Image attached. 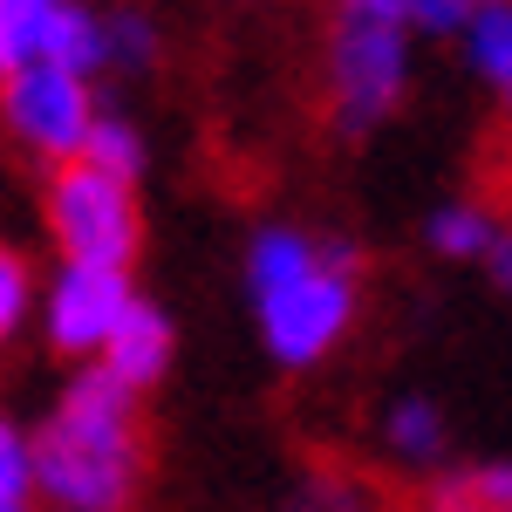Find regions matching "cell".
I'll return each instance as SVG.
<instances>
[{"mask_svg": "<svg viewBox=\"0 0 512 512\" xmlns=\"http://www.w3.org/2000/svg\"><path fill=\"white\" fill-rule=\"evenodd\" d=\"M246 294L260 342L280 369H315L355 321V246L308 239L294 226H260L246 246Z\"/></svg>", "mask_w": 512, "mask_h": 512, "instance_id": "7a4b0ae2", "label": "cell"}, {"mask_svg": "<svg viewBox=\"0 0 512 512\" xmlns=\"http://www.w3.org/2000/svg\"><path fill=\"white\" fill-rule=\"evenodd\" d=\"M355 21H383V28H410V0H342Z\"/></svg>", "mask_w": 512, "mask_h": 512, "instance_id": "ffe728a7", "label": "cell"}, {"mask_svg": "<svg viewBox=\"0 0 512 512\" xmlns=\"http://www.w3.org/2000/svg\"><path fill=\"white\" fill-rule=\"evenodd\" d=\"M48 14H55V0H0V82L41 62Z\"/></svg>", "mask_w": 512, "mask_h": 512, "instance_id": "7c38bea8", "label": "cell"}, {"mask_svg": "<svg viewBox=\"0 0 512 512\" xmlns=\"http://www.w3.org/2000/svg\"><path fill=\"white\" fill-rule=\"evenodd\" d=\"M294 512H376V492H369L362 478H349V472L328 465V472H308Z\"/></svg>", "mask_w": 512, "mask_h": 512, "instance_id": "e0dca14e", "label": "cell"}, {"mask_svg": "<svg viewBox=\"0 0 512 512\" xmlns=\"http://www.w3.org/2000/svg\"><path fill=\"white\" fill-rule=\"evenodd\" d=\"M28 308H35V267H28V253H21V246H7V239H0V349L21 335Z\"/></svg>", "mask_w": 512, "mask_h": 512, "instance_id": "2e32d148", "label": "cell"}, {"mask_svg": "<svg viewBox=\"0 0 512 512\" xmlns=\"http://www.w3.org/2000/svg\"><path fill=\"white\" fill-rule=\"evenodd\" d=\"M103 35H110V62L123 69H151L158 62V21L144 14V7H117V14H103Z\"/></svg>", "mask_w": 512, "mask_h": 512, "instance_id": "9a60e30c", "label": "cell"}, {"mask_svg": "<svg viewBox=\"0 0 512 512\" xmlns=\"http://www.w3.org/2000/svg\"><path fill=\"white\" fill-rule=\"evenodd\" d=\"M458 35H465L472 69L506 96V110H512V0H485V7H472Z\"/></svg>", "mask_w": 512, "mask_h": 512, "instance_id": "9c48e42d", "label": "cell"}, {"mask_svg": "<svg viewBox=\"0 0 512 512\" xmlns=\"http://www.w3.org/2000/svg\"><path fill=\"white\" fill-rule=\"evenodd\" d=\"M28 458H35V485L62 512H130L144 485L137 396L89 362L62 390L41 437H28Z\"/></svg>", "mask_w": 512, "mask_h": 512, "instance_id": "6da1fadb", "label": "cell"}, {"mask_svg": "<svg viewBox=\"0 0 512 512\" xmlns=\"http://www.w3.org/2000/svg\"><path fill=\"white\" fill-rule=\"evenodd\" d=\"M424 239H431V253H444V260H485V246L499 239V219H492L485 198H458V205H437L431 212Z\"/></svg>", "mask_w": 512, "mask_h": 512, "instance_id": "30bf717a", "label": "cell"}, {"mask_svg": "<svg viewBox=\"0 0 512 512\" xmlns=\"http://www.w3.org/2000/svg\"><path fill=\"white\" fill-rule=\"evenodd\" d=\"M41 62L48 69H69V76H96L110 62V35H103V14H89L82 0H55L48 14V35H41Z\"/></svg>", "mask_w": 512, "mask_h": 512, "instance_id": "ba28073f", "label": "cell"}, {"mask_svg": "<svg viewBox=\"0 0 512 512\" xmlns=\"http://www.w3.org/2000/svg\"><path fill=\"white\" fill-rule=\"evenodd\" d=\"M48 233L62 246L69 267H110L130 274V260L144 253V212H137V185H117L89 164H55L48 178Z\"/></svg>", "mask_w": 512, "mask_h": 512, "instance_id": "3957f363", "label": "cell"}, {"mask_svg": "<svg viewBox=\"0 0 512 512\" xmlns=\"http://www.w3.org/2000/svg\"><path fill=\"white\" fill-rule=\"evenodd\" d=\"M137 287L130 274L110 267H62L48 287V349L62 355H103V342L117 335V321L130 315Z\"/></svg>", "mask_w": 512, "mask_h": 512, "instance_id": "8992f818", "label": "cell"}, {"mask_svg": "<svg viewBox=\"0 0 512 512\" xmlns=\"http://www.w3.org/2000/svg\"><path fill=\"white\" fill-rule=\"evenodd\" d=\"M0 512H28V506H0Z\"/></svg>", "mask_w": 512, "mask_h": 512, "instance_id": "7402d4cb", "label": "cell"}, {"mask_svg": "<svg viewBox=\"0 0 512 512\" xmlns=\"http://www.w3.org/2000/svg\"><path fill=\"white\" fill-rule=\"evenodd\" d=\"M0 123H7V137H14L21 151H35V158H48V164H76L82 137H89V123H96V96H89L82 76L35 62V69L0 82Z\"/></svg>", "mask_w": 512, "mask_h": 512, "instance_id": "5b68a950", "label": "cell"}, {"mask_svg": "<svg viewBox=\"0 0 512 512\" xmlns=\"http://www.w3.org/2000/svg\"><path fill=\"white\" fill-rule=\"evenodd\" d=\"M171 355H178L171 315H164V308H151V301H130V315H123L117 335L103 342L96 369H103V376H117L130 396H144V390H158V383H164Z\"/></svg>", "mask_w": 512, "mask_h": 512, "instance_id": "52a82bcc", "label": "cell"}, {"mask_svg": "<svg viewBox=\"0 0 512 512\" xmlns=\"http://www.w3.org/2000/svg\"><path fill=\"white\" fill-rule=\"evenodd\" d=\"M383 437H390L396 458L431 465L437 451H444V410H437L431 396H403V403H390V417H383Z\"/></svg>", "mask_w": 512, "mask_h": 512, "instance_id": "4fadbf2b", "label": "cell"}, {"mask_svg": "<svg viewBox=\"0 0 512 512\" xmlns=\"http://www.w3.org/2000/svg\"><path fill=\"white\" fill-rule=\"evenodd\" d=\"M410 89V41L403 28H383V21H355L342 14L335 35H328V96H335V123L362 137L390 117Z\"/></svg>", "mask_w": 512, "mask_h": 512, "instance_id": "277c9868", "label": "cell"}, {"mask_svg": "<svg viewBox=\"0 0 512 512\" xmlns=\"http://www.w3.org/2000/svg\"><path fill=\"white\" fill-rule=\"evenodd\" d=\"M485 267H492V280H499V287H512V226H499V239L485 246Z\"/></svg>", "mask_w": 512, "mask_h": 512, "instance_id": "44dd1931", "label": "cell"}, {"mask_svg": "<svg viewBox=\"0 0 512 512\" xmlns=\"http://www.w3.org/2000/svg\"><path fill=\"white\" fill-rule=\"evenodd\" d=\"M465 7H485V0H465Z\"/></svg>", "mask_w": 512, "mask_h": 512, "instance_id": "603a6c76", "label": "cell"}, {"mask_svg": "<svg viewBox=\"0 0 512 512\" xmlns=\"http://www.w3.org/2000/svg\"><path fill=\"white\" fill-rule=\"evenodd\" d=\"M424 512H512V465H472L437 478Z\"/></svg>", "mask_w": 512, "mask_h": 512, "instance_id": "8fae6325", "label": "cell"}, {"mask_svg": "<svg viewBox=\"0 0 512 512\" xmlns=\"http://www.w3.org/2000/svg\"><path fill=\"white\" fill-rule=\"evenodd\" d=\"M465 0H410V28H424V35H458L465 28Z\"/></svg>", "mask_w": 512, "mask_h": 512, "instance_id": "d6986e66", "label": "cell"}, {"mask_svg": "<svg viewBox=\"0 0 512 512\" xmlns=\"http://www.w3.org/2000/svg\"><path fill=\"white\" fill-rule=\"evenodd\" d=\"M82 164L103 171V178H117V185H137L144 178V137L123 117H96L89 137H82Z\"/></svg>", "mask_w": 512, "mask_h": 512, "instance_id": "5bb4252c", "label": "cell"}, {"mask_svg": "<svg viewBox=\"0 0 512 512\" xmlns=\"http://www.w3.org/2000/svg\"><path fill=\"white\" fill-rule=\"evenodd\" d=\"M35 492V458H28V437L0 417V506H28Z\"/></svg>", "mask_w": 512, "mask_h": 512, "instance_id": "ac0fdd59", "label": "cell"}]
</instances>
